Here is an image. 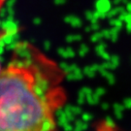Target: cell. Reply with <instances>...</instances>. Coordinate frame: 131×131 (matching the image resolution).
I'll return each mask as SVG.
<instances>
[{
	"label": "cell",
	"instance_id": "cell-1",
	"mask_svg": "<svg viewBox=\"0 0 131 131\" xmlns=\"http://www.w3.org/2000/svg\"><path fill=\"white\" fill-rule=\"evenodd\" d=\"M65 102L59 66L30 45L17 48L0 72V131H57Z\"/></svg>",
	"mask_w": 131,
	"mask_h": 131
},
{
	"label": "cell",
	"instance_id": "cell-2",
	"mask_svg": "<svg viewBox=\"0 0 131 131\" xmlns=\"http://www.w3.org/2000/svg\"><path fill=\"white\" fill-rule=\"evenodd\" d=\"M2 68H3V66H2V63H1V60H0V72L2 70Z\"/></svg>",
	"mask_w": 131,
	"mask_h": 131
}]
</instances>
